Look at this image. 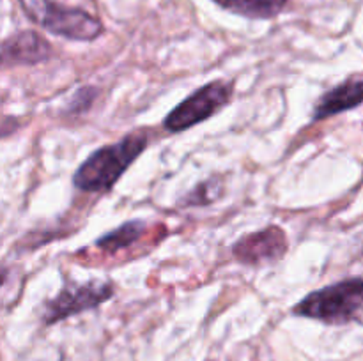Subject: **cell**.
<instances>
[{
  "instance_id": "cell-1",
  "label": "cell",
  "mask_w": 363,
  "mask_h": 361,
  "mask_svg": "<svg viewBox=\"0 0 363 361\" xmlns=\"http://www.w3.org/2000/svg\"><path fill=\"white\" fill-rule=\"evenodd\" d=\"M144 133H128L113 144L96 149L73 173V186L85 193H106L147 149Z\"/></svg>"
},
{
  "instance_id": "cell-2",
  "label": "cell",
  "mask_w": 363,
  "mask_h": 361,
  "mask_svg": "<svg viewBox=\"0 0 363 361\" xmlns=\"http://www.w3.org/2000/svg\"><path fill=\"white\" fill-rule=\"evenodd\" d=\"M363 299L362 276L346 278L342 282L312 290L293 306V315L314 319L325 324L342 326L360 321Z\"/></svg>"
},
{
  "instance_id": "cell-3",
  "label": "cell",
  "mask_w": 363,
  "mask_h": 361,
  "mask_svg": "<svg viewBox=\"0 0 363 361\" xmlns=\"http://www.w3.org/2000/svg\"><path fill=\"white\" fill-rule=\"evenodd\" d=\"M28 20L53 35L69 41L91 42L103 34V23L80 7L62 6L53 0H20Z\"/></svg>"
},
{
  "instance_id": "cell-4",
  "label": "cell",
  "mask_w": 363,
  "mask_h": 361,
  "mask_svg": "<svg viewBox=\"0 0 363 361\" xmlns=\"http://www.w3.org/2000/svg\"><path fill=\"white\" fill-rule=\"evenodd\" d=\"M233 81L213 80L202 85L167 113V117L163 119V127L169 133H181V131H186L211 119L213 115H216L220 110L229 105L233 99Z\"/></svg>"
},
{
  "instance_id": "cell-5",
  "label": "cell",
  "mask_w": 363,
  "mask_h": 361,
  "mask_svg": "<svg viewBox=\"0 0 363 361\" xmlns=\"http://www.w3.org/2000/svg\"><path fill=\"white\" fill-rule=\"evenodd\" d=\"M116 294V287L106 280H89L85 283L66 282L55 297L45 303L43 310V322L46 326L69 319L73 315L94 310L99 304L112 299Z\"/></svg>"
},
{
  "instance_id": "cell-6",
  "label": "cell",
  "mask_w": 363,
  "mask_h": 361,
  "mask_svg": "<svg viewBox=\"0 0 363 361\" xmlns=\"http://www.w3.org/2000/svg\"><path fill=\"white\" fill-rule=\"evenodd\" d=\"M289 243L282 227L269 225L257 232L247 234L233 244V255L245 265L273 264L286 255Z\"/></svg>"
},
{
  "instance_id": "cell-7",
  "label": "cell",
  "mask_w": 363,
  "mask_h": 361,
  "mask_svg": "<svg viewBox=\"0 0 363 361\" xmlns=\"http://www.w3.org/2000/svg\"><path fill=\"white\" fill-rule=\"evenodd\" d=\"M53 57V48L35 30H21L0 42V69L13 66H35Z\"/></svg>"
},
{
  "instance_id": "cell-8",
  "label": "cell",
  "mask_w": 363,
  "mask_h": 361,
  "mask_svg": "<svg viewBox=\"0 0 363 361\" xmlns=\"http://www.w3.org/2000/svg\"><path fill=\"white\" fill-rule=\"evenodd\" d=\"M362 101L363 80L360 74H353V76L346 78L330 91H326L318 99V103L314 105V112H312V120L319 122V120H325L328 117L339 115V113L360 106Z\"/></svg>"
},
{
  "instance_id": "cell-9",
  "label": "cell",
  "mask_w": 363,
  "mask_h": 361,
  "mask_svg": "<svg viewBox=\"0 0 363 361\" xmlns=\"http://www.w3.org/2000/svg\"><path fill=\"white\" fill-rule=\"evenodd\" d=\"M220 7L252 20H272L286 9L289 0H215Z\"/></svg>"
},
{
  "instance_id": "cell-10",
  "label": "cell",
  "mask_w": 363,
  "mask_h": 361,
  "mask_svg": "<svg viewBox=\"0 0 363 361\" xmlns=\"http://www.w3.org/2000/svg\"><path fill=\"white\" fill-rule=\"evenodd\" d=\"M145 232V223L142 219H131V222L123 223V225L116 227L110 232L103 234L98 241H96V248L103 250L105 253H117L119 250L130 248L131 244L137 243Z\"/></svg>"
},
{
  "instance_id": "cell-11",
  "label": "cell",
  "mask_w": 363,
  "mask_h": 361,
  "mask_svg": "<svg viewBox=\"0 0 363 361\" xmlns=\"http://www.w3.org/2000/svg\"><path fill=\"white\" fill-rule=\"evenodd\" d=\"M223 188H225V180L222 177H211V179H204L188 191L179 202L181 207H206L211 205L222 197Z\"/></svg>"
},
{
  "instance_id": "cell-12",
  "label": "cell",
  "mask_w": 363,
  "mask_h": 361,
  "mask_svg": "<svg viewBox=\"0 0 363 361\" xmlns=\"http://www.w3.org/2000/svg\"><path fill=\"white\" fill-rule=\"evenodd\" d=\"M96 94H98V88L91 87V85L78 88V91L73 94V98H71L69 105H67L66 113H84V112H87V110L91 108L92 103H94Z\"/></svg>"
},
{
  "instance_id": "cell-13",
  "label": "cell",
  "mask_w": 363,
  "mask_h": 361,
  "mask_svg": "<svg viewBox=\"0 0 363 361\" xmlns=\"http://www.w3.org/2000/svg\"><path fill=\"white\" fill-rule=\"evenodd\" d=\"M7 280V271L6 269H0V287L4 285V282Z\"/></svg>"
}]
</instances>
